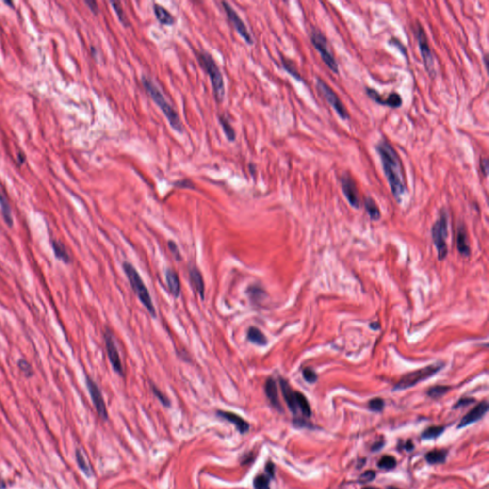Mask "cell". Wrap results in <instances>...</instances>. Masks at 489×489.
Segmentation results:
<instances>
[{
  "instance_id": "6da1fadb",
  "label": "cell",
  "mask_w": 489,
  "mask_h": 489,
  "mask_svg": "<svg viewBox=\"0 0 489 489\" xmlns=\"http://www.w3.org/2000/svg\"><path fill=\"white\" fill-rule=\"evenodd\" d=\"M375 150L380 158L383 172L392 194L397 202H400L406 191L405 176L401 160L395 148L387 141H380L377 143Z\"/></svg>"
},
{
  "instance_id": "7a4b0ae2",
  "label": "cell",
  "mask_w": 489,
  "mask_h": 489,
  "mask_svg": "<svg viewBox=\"0 0 489 489\" xmlns=\"http://www.w3.org/2000/svg\"><path fill=\"white\" fill-rule=\"evenodd\" d=\"M141 82H142V84L147 92V94L152 98L153 101L159 106L161 111L165 116V118L169 122L171 128L175 132H177L179 134H183V122L181 121V118H180L177 110L167 101V99L164 98L163 94L159 89V87L156 85V83L150 78H148L147 76H143Z\"/></svg>"
},
{
  "instance_id": "3957f363",
  "label": "cell",
  "mask_w": 489,
  "mask_h": 489,
  "mask_svg": "<svg viewBox=\"0 0 489 489\" xmlns=\"http://www.w3.org/2000/svg\"><path fill=\"white\" fill-rule=\"evenodd\" d=\"M197 61L201 68L209 75L215 99L218 103H222L225 99L226 89H225V81L223 74L214 60L212 54L205 50H201L196 53Z\"/></svg>"
},
{
  "instance_id": "277c9868",
  "label": "cell",
  "mask_w": 489,
  "mask_h": 489,
  "mask_svg": "<svg viewBox=\"0 0 489 489\" xmlns=\"http://www.w3.org/2000/svg\"><path fill=\"white\" fill-rule=\"evenodd\" d=\"M123 271L125 273V275L128 278V281L132 287V290L142 302V304L147 308L148 312L151 314L153 318L156 317V310L155 306L153 304L152 298L150 296V293L142 279L141 275L138 273V271L135 269L133 265H131L128 262H123L122 264Z\"/></svg>"
},
{
  "instance_id": "5b68a950",
  "label": "cell",
  "mask_w": 489,
  "mask_h": 489,
  "mask_svg": "<svg viewBox=\"0 0 489 489\" xmlns=\"http://www.w3.org/2000/svg\"><path fill=\"white\" fill-rule=\"evenodd\" d=\"M444 367V363L440 362V363H433L429 366L413 371L411 373H408L404 375L400 380L397 382L394 387V391H401V390H406L411 387L416 386L418 383L423 382L424 380H427L436 374H438L442 368Z\"/></svg>"
},
{
  "instance_id": "8992f818",
  "label": "cell",
  "mask_w": 489,
  "mask_h": 489,
  "mask_svg": "<svg viewBox=\"0 0 489 489\" xmlns=\"http://www.w3.org/2000/svg\"><path fill=\"white\" fill-rule=\"evenodd\" d=\"M448 236V214L442 210L438 220L434 223L432 228V238L437 248L439 260L445 259L448 249L446 238Z\"/></svg>"
},
{
  "instance_id": "52a82bcc",
  "label": "cell",
  "mask_w": 489,
  "mask_h": 489,
  "mask_svg": "<svg viewBox=\"0 0 489 489\" xmlns=\"http://www.w3.org/2000/svg\"><path fill=\"white\" fill-rule=\"evenodd\" d=\"M310 41L314 48L320 54V57L323 62L329 67V69L337 74L338 73V64L335 56L330 50L328 40L326 36L318 30H312L310 33Z\"/></svg>"
},
{
  "instance_id": "ba28073f",
  "label": "cell",
  "mask_w": 489,
  "mask_h": 489,
  "mask_svg": "<svg viewBox=\"0 0 489 489\" xmlns=\"http://www.w3.org/2000/svg\"><path fill=\"white\" fill-rule=\"evenodd\" d=\"M316 87L318 91L320 92L323 97L326 98V100L330 103V105L335 109L338 116L342 120H348L349 119V113L345 107V105L342 103L340 100L339 97L337 96L336 92L334 91L323 80L317 79L316 80Z\"/></svg>"
},
{
  "instance_id": "9c48e42d",
  "label": "cell",
  "mask_w": 489,
  "mask_h": 489,
  "mask_svg": "<svg viewBox=\"0 0 489 489\" xmlns=\"http://www.w3.org/2000/svg\"><path fill=\"white\" fill-rule=\"evenodd\" d=\"M223 9L227 15L228 21L231 23L233 28L239 33V35L243 38L244 42L248 45H253L254 39L250 34L246 25L244 24L243 19L240 17L238 13L233 9V7L228 2H222Z\"/></svg>"
},
{
  "instance_id": "30bf717a",
  "label": "cell",
  "mask_w": 489,
  "mask_h": 489,
  "mask_svg": "<svg viewBox=\"0 0 489 489\" xmlns=\"http://www.w3.org/2000/svg\"><path fill=\"white\" fill-rule=\"evenodd\" d=\"M416 36H417V39L419 42V46H420L421 55H422V58L424 61V64L427 70L428 74L431 77H434L436 75L434 57H433L432 51H431L429 43H428L427 35L425 33V31L420 23L417 24Z\"/></svg>"
},
{
  "instance_id": "8fae6325",
  "label": "cell",
  "mask_w": 489,
  "mask_h": 489,
  "mask_svg": "<svg viewBox=\"0 0 489 489\" xmlns=\"http://www.w3.org/2000/svg\"><path fill=\"white\" fill-rule=\"evenodd\" d=\"M340 183H341L343 194L345 195L349 204L357 210L359 209L360 204H361L360 203V196H359L358 186L356 184V182L354 181L353 177L349 174H343L340 178Z\"/></svg>"
},
{
  "instance_id": "7c38bea8",
  "label": "cell",
  "mask_w": 489,
  "mask_h": 489,
  "mask_svg": "<svg viewBox=\"0 0 489 489\" xmlns=\"http://www.w3.org/2000/svg\"><path fill=\"white\" fill-rule=\"evenodd\" d=\"M103 336H104V342H105L107 356H108V359H109L111 365L117 374L123 375V367H122V360H121L120 354H119L117 345L115 343L114 337L108 330L104 333Z\"/></svg>"
},
{
  "instance_id": "4fadbf2b",
  "label": "cell",
  "mask_w": 489,
  "mask_h": 489,
  "mask_svg": "<svg viewBox=\"0 0 489 489\" xmlns=\"http://www.w3.org/2000/svg\"><path fill=\"white\" fill-rule=\"evenodd\" d=\"M86 386L88 389V392L90 394L92 401L94 403V406L99 415L103 420L107 419V410L105 406V402L102 397V394L97 385V383L92 379L91 377L87 376L86 377Z\"/></svg>"
},
{
  "instance_id": "5bb4252c",
  "label": "cell",
  "mask_w": 489,
  "mask_h": 489,
  "mask_svg": "<svg viewBox=\"0 0 489 489\" xmlns=\"http://www.w3.org/2000/svg\"><path fill=\"white\" fill-rule=\"evenodd\" d=\"M488 411H489V402L487 400L479 403L461 419L460 423L458 424V428L466 427L472 424L479 422L485 417Z\"/></svg>"
},
{
  "instance_id": "9a60e30c",
  "label": "cell",
  "mask_w": 489,
  "mask_h": 489,
  "mask_svg": "<svg viewBox=\"0 0 489 489\" xmlns=\"http://www.w3.org/2000/svg\"><path fill=\"white\" fill-rule=\"evenodd\" d=\"M366 94L376 103L384 106H388L391 108H398L402 104V98L399 94L397 93H392L390 94L387 98L381 97L378 92L372 89V88H366Z\"/></svg>"
},
{
  "instance_id": "2e32d148",
  "label": "cell",
  "mask_w": 489,
  "mask_h": 489,
  "mask_svg": "<svg viewBox=\"0 0 489 489\" xmlns=\"http://www.w3.org/2000/svg\"><path fill=\"white\" fill-rule=\"evenodd\" d=\"M279 383H280L283 397H284V399H285L289 409L293 412V414L296 415L298 412V407H297V403H296L295 391H293L292 389L289 382L287 380H285L284 378H280Z\"/></svg>"
},
{
  "instance_id": "e0dca14e",
  "label": "cell",
  "mask_w": 489,
  "mask_h": 489,
  "mask_svg": "<svg viewBox=\"0 0 489 489\" xmlns=\"http://www.w3.org/2000/svg\"><path fill=\"white\" fill-rule=\"evenodd\" d=\"M217 415L219 417L227 420L228 422L233 424L241 434H245L246 432H248L249 424L239 415L232 413V412H228V411H218Z\"/></svg>"
},
{
  "instance_id": "ac0fdd59",
  "label": "cell",
  "mask_w": 489,
  "mask_h": 489,
  "mask_svg": "<svg viewBox=\"0 0 489 489\" xmlns=\"http://www.w3.org/2000/svg\"><path fill=\"white\" fill-rule=\"evenodd\" d=\"M189 277L191 284L196 291V293L200 295L201 299H205V281L201 272L195 267H189Z\"/></svg>"
},
{
  "instance_id": "d6986e66",
  "label": "cell",
  "mask_w": 489,
  "mask_h": 489,
  "mask_svg": "<svg viewBox=\"0 0 489 489\" xmlns=\"http://www.w3.org/2000/svg\"><path fill=\"white\" fill-rule=\"evenodd\" d=\"M265 393H266L267 397L269 398L270 402L272 403V405L275 407V409H277L278 411L282 412V406H281L279 397H278L277 385H276V382H275V380L273 377H269L266 380V383H265Z\"/></svg>"
},
{
  "instance_id": "ffe728a7",
  "label": "cell",
  "mask_w": 489,
  "mask_h": 489,
  "mask_svg": "<svg viewBox=\"0 0 489 489\" xmlns=\"http://www.w3.org/2000/svg\"><path fill=\"white\" fill-rule=\"evenodd\" d=\"M153 12L157 20L165 26H172L175 24V17L170 14V12L160 4H154Z\"/></svg>"
},
{
  "instance_id": "44dd1931",
  "label": "cell",
  "mask_w": 489,
  "mask_h": 489,
  "mask_svg": "<svg viewBox=\"0 0 489 489\" xmlns=\"http://www.w3.org/2000/svg\"><path fill=\"white\" fill-rule=\"evenodd\" d=\"M165 280H166L168 289H169L170 293H172V295L175 298H178L181 294V290H182L180 278H179L178 275L173 270L167 269L165 272Z\"/></svg>"
},
{
  "instance_id": "7402d4cb",
  "label": "cell",
  "mask_w": 489,
  "mask_h": 489,
  "mask_svg": "<svg viewBox=\"0 0 489 489\" xmlns=\"http://www.w3.org/2000/svg\"><path fill=\"white\" fill-rule=\"evenodd\" d=\"M246 339L255 345L266 346L268 344V338L258 328L249 327L246 333Z\"/></svg>"
},
{
  "instance_id": "603a6c76",
  "label": "cell",
  "mask_w": 489,
  "mask_h": 489,
  "mask_svg": "<svg viewBox=\"0 0 489 489\" xmlns=\"http://www.w3.org/2000/svg\"><path fill=\"white\" fill-rule=\"evenodd\" d=\"M457 246H458V252L463 255V256H469L470 254V246L467 241V235L466 231L463 226H459L458 228V235H457Z\"/></svg>"
},
{
  "instance_id": "cb8c5ba5",
  "label": "cell",
  "mask_w": 489,
  "mask_h": 489,
  "mask_svg": "<svg viewBox=\"0 0 489 489\" xmlns=\"http://www.w3.org/2000/svg\"><path fill=\"white\" fill-rule=\"evenodd\" d=\"M0 209H1V213H2L5 223L9 227H13L14 219H13V215H12V209H11V206L8 202L7 197L5 196V194L1 190H0Z\"/></svg>"
},
{
  "instance_id": "d4e9b609",
  "label": "cell",
  "mask_w": 489,
  "mask_h": 489,
  "mask_svg": "<svg viewBox=\"0 0 489 489\" xmlns=\"http://www.w3.org/2000/svg\"><path fill=\"white\" fill-rule=\"evenodd\" d=\"M51 244H52L53 251H54L57 259L64 262L65 264H69L71 262V256H70L69 252L67 251L64 244L57 240H52Z\"/></svg>"
},
{
  "instance_id": "484cf974",
  "label": "cell",
  "mask_w": 489,
  "mask_h": 489,
  "mask_svg": "<svg viewBox=\"0 0 489 489\" xmlns=\"http://www.w3.org/2000/svg\"><path fill=\"white\" fill-rule=\"evenodd\" d=\"M218 120H219V122H220V125L223 128V131H224L226 137H227V140L228 142H230V143L235 142V140H236V132H235L233 126L231 125V123L228 120V118L226 116L220 115V116H218Z\"/></svg>"
},
{
  "instance_id": "4316f807",
  "label": "cell",
  "mask_w": 489,
  "mask_h": 489,
  "mask_svg": "<svg viewBox=\"0 0 489 489\" xmlns=\"http://www.w3.org/2000/svg\"><path fill=\"white\" fill-rule=\"evenodd\" d=\"M364 207H365L367 213L372 220H375V221L379 220V218L381 217L380 211H379L376 203L371 197H366L364 199Z\"/></svg>"
},
{
  "instance_id": "83f0119b",
  "label": "cell",
  "mask_w": 489,
  "mask_h": 489,
  "mask_svg": "<svg viewBox=\"0 0 489 489\" xmlns=\"http://www.w3.org/2000/svg\"><path fill=\"white\" fill-rule=\"evenodd\" d=\"M295 397H296V403L298 409L301 411L303 416L307 418H310L311 416V409L310 406V403L307 399V397L300 392H295Z\"/></svg>"
},
{
  "instance_id": "f1b7e54d",
  "label": "cell",
  "mask_w": 489,
  "mask_h": 489,
  "mask_svg": "<svg viewBox=\"0 0 489 489\" xmlns=\"http://www.w3.org/2000/svg\"><path fill=\"white\" fill-rule=\"evenodd\" d=\"M447 452L445 450H433L426 454L425 458L429 464H440L445 461Z\"/></svg>"
},
{
  "instance_id": "f546056e",
  "label": "cell",
  "mask_w": 489,
  "mask_h": 489,
  "mask_svg": "<svg viewBox=\"0 0 489 489\" xmlns=\"http://www.w3.org/2000/svg\"><path fill=\"white\" fill-rule=\"evenodd\" d=\"M111 6L113 7L117 16H118V19L120 20V22L122 23V26L124 27H129L130 26V21L122 8V3L121 2H117V1H111L110 2Z\"/></svg>"
},
{
  "instance_id": "4dcf8cb0",
  "label": "cell",
  "mask_w": 489,
  "mask_h": 489,
  "mask_svg": "<svg viewBox=\"0 0 489 489\" xmlns=\"http://www.w3.org/2000/svg\"><path fill=\"white\" fill-rule=\"evenodd\" d=\"M281 61H282L283 68L285 69L286 72H288L295 80L300 81V82L302 81L301 75L299 74L298 70L296 69V67H295V65H294V63L293 61H290V60H288V59H286V58H284L282 56H281Z\"/></svg>"
},
{
  "instance_id": "1f68e13d",
  "label": "cell",
  "mask_w": 489,
  "mask_h": 489,
  "mask_svg": "<svg viewBox=\"0 0 489 489\" xmlns=\"http://www.w3.org/2000/svg\"><path fill=\"white\" fill-rule=\"evenodd\" d=\"M444 432V427L442 426H430L426 428L422 433L423 440H432L440 437Z\"/></svg>"
},
{
  "instance_id": "d6a6232c",
  "label": "cell",
  "mask_w": 489,
  "mask_h": 489,
  "mask_svg": "<svg viewBox=\"0 0 489 489\" xmlns=\"http://www.w3.org/2000/svg\"><path fill=\"white\" fill-rule=\"evenodd\" d=\"M451 390L450 386L446 385H437L431 387L427 391V395L432 398H439V397L444 396L447 392Z\"/></svg>"
},
{
  "instance_id": "836d02e7",
  "label": "cell",
  "mask_w": 489,
  "mask_h": 489,
  "mask_svg": "<svg viewBox=\"0 0 489 489\" xmlns=\"http://www.w3.org/2000/svg\"><path fill=\"white\" fill-rule=\"evenodd\" d=\"M397 465V460L393 456L385 455L379 459L377 466L382 469H393Z\"/></svg>"
},
{
  "instance_id": "e575fe53",
  "label": "cell",
  "mask_w": 489,
  "mask_h": 489,
  "mask_svg": "<svg viewBox=\"0 0 489 489\" xmlns=\"http://www.w3.org/2000/svg\"><path fill=\"white\" fill-rule=\"evenodd\" d=\"M253 487L255 489H271L270 478L266 475H258L253 481Z\"/></svg>"
},
{
  "instance_id": "d590c367",
  "label": "cell",
  "mask_w": 489,
  "mask_h": 489,
  "mask_svg": "<svg viewBox=\"0 0 489 489\" xmlns=\"http://www.w3.org/2000/svg\"><path fill=\"white\" fill-rule=\"evenodd\" d=\"M76 456H77V461H78V464H79L80 468H81V469H82V471H83V472H84L87 476H90L92 473L91 469H90V466L88 465V463H87V461H86L85 458L83 457L82 453L80 450H78V451H77V453H76Z\"/></svg>"
},
{
  "instance_id": "8d00e7d4",
  "label": "cell",
  "mask_w": 489,
  "mask_h": 489,
  "mask_svg": "<svg viewBox=\"0 0 489 489\" xmlns=\"http://www.w3.org/2000/svg\"><path fill=\"white\" fill-rule=\"evenodd\" d=\"M384 400L380 397H375L368 403V407L373 412H381L384 408Z\"/></svg>"
},
{
  "instance_id": "74e56055",
  "label": "cell",
  "mask_w": 489,
  "mask_h": 489,
  "mask_svg": "<svg viewBox=\"0 0 489 489\" xmlns=\"http://www.w3.org/2000/svg\"><path fill=\"white\" fill-rule=\"evenodd\" d=\"M17 366L20 369V371L25 375V376L30 377L33 375V368L26 359H19L17 362Z\"/></svg>"
},
{
  "instance_id": "f35d334b",
  "label": "cell",
  "mask_w": 489,
  "mask_h": 489,
  "mask_svg": "<svg viewBox=\"0 0 489 489\" xmlns=\"http://www.w3.org/2000/svg\"><path fill=\"white\" fill-rule=\"evenodd\" d=\"M302 375L308 383H314L317 380L316 373L310 368H305L302 372Z\"/></svg>"
},
{
  "instance_id": "ab89813d",
  "label": "cell",
  "mask_w": 489,
  "mask_h": 489,
  "mask_svg": "<svg viewBox=\"0 0 489 489\" xmlns=\"http://www.w3.org/2000/svg\"><path fill=\"white\" fill-rule=\"evenodd\" d=\"M168 248L170 250V252L172 253L173 257L177 260V261H180L182 260V254H181V251H180V248L178 247L177 244L173 241V240H169L168 241Z\"/></svg>"
},
{
  "instance_id": "60d3db41",
  "label": "cell",
  "mask_w": 489,
  "mask_h": 489,
  "mask_svg": "<svg viewBox=\"0 0 489 489\" xmlns=\"http://www.w3.org/2000/svg\"><path fill=\"white\" fill-rule=\"evenodd\" d=\"M152 391L153 393H154V395L157 397V398H158V399H159V400H160V401H161V402H162L164 406H167V407H168V406H170V401H169L168 397H166L163 393H162V392H161V391H160V390H159V389H158L155 385H153L152 386Z\"/></svg>"
},
{
  "instance_id": "b9f144b4",
  "label": "cell",
  "mask_w": 489,
  "mask_h": 489,
  "mask_svg": "<svg viewBox=\"0 0 489 489\" xmlns=\"http://www.w3.org/2000/svg\"><path fill=\"white\" fill-rule=\"evenodd\" d=\"M375 478V472L373 471V470H368V471H365L359 479V483H361V484H365V483H369V482H372L374 479Z\"/></svg>"
},
{
  "instance_id": "7bdbcfd3",
  "label": "cell",
  "mask_w": 489,
  "mask_h": 489,
  "mask_svg": "<svg viewBox=\"0 0 489 489\" xmlns=\"http://www.w3.org/2000/svg\"><path fill=\"white\" fill-rule=\"evenodd\" d=\"M247 293H249L250 297H255V299H258V297H262L264 294V291L257 287V286H251L247 289Z\"/></svg>"
},
{
  "instance_id": "ee69618b",
  "label": "cell",
  "mask_w": 489,
  "mask_h": 489,
  "mask_svg": "<svg viewBox=\"0 0 489 489\" xmlns=\"http://www.w3.org/2000/svg\"><path fill=\"white\" fill-rule=\"evenodd\" d=\"M173 185L176 187H179V188H190V189L195 188L194 183L190 179H183L180 181H176L173 183Z\"/></svg>"
},
{
  "instance_id": "f6af8a7d",
  "label": "cell",
  "mask_w": 489,
  "mask_h": 489,
  "mask_svg": "<svg viewBox=\"0 0 489 489\" xmlns=\"http://www.w3.org/2000/svg\"><path fill=\"white\" fill-rule=\"evenodd\" d=\"M474 402H475V399L472 398V397H462L455 404L454 408L456 409V408H459V407H463V406L469 405V404L474 403Z\"/></svg>"
},
{
  "instance_id": "bcb514c9",
  "label": "cell",
  "mask_w": 489,
  "mask_h": 489,
  "mask_svg": "<svg viewBox=\"0 0 489 489\" xmlns=\"http://www.w3.org/2000/svg\"><path fill=\"white\" fill-rule=\"evenodd\" d=\"M480 165H481V171L483 172V174L487 177L488 174H489V160L487 158H483L481 159V163H480Z\"/></svg>"
},
{
  "instance_id": "7dc6e473",
  "label": "cell",
  "mask_w": 489,
  "mask_h": 489,
  "mask_svg": "<svg viewBox=\"0 0 489 489\" xmlns=\"http://www.w3.org/2000/svg\"><path fill=\"white\" fill-rule=\"evenodd\" d=\"M275 464L272 461H269L266 464V473L268 474L269 478H274L275 477Z\"/></svg>"
},
{
  "instance_id": "c3c4849f",
  "label": "cell",
  "mask_w": 489,
  "mask_h": 489,
  "mask_svg": "<svg viewBox=\"0 0 489 489\" xmlns=\"http://www.w3.org/2000/svg\"><path fill=\"white\" fill-rule=\"evenodd\" d=\"M85 4L88 5V7L90 8V10H91L94 14H98V7L97 2H95V1H85Z\"/></svg>"
},
{
  "instance_id": "681fc988",
  "label": "cell",
  "mask_w": 489,
  "mask_h": 489,
  "mask_svg": "<svg viewBox=\"0 0 489 489\" xmlns=\"http://www.w3.org/2000/svg\"><path fill=\"white\" fill-rule=\"evenodd\" d=\"M384 446V441L383 440H379V441H376L373 447H372V450L373 451H378L379 449H381L382 447Z\"/></svg>"
},
{
  "instance_id": "f907efd6",
  "label": "cell",
  "mask_w": 489,
  "mask_h": 489,
  "mask_svg": "<svg viewBox=\"0 0 489 489\" xmlns=\"http://www.w3.org/2000/svg\"><path fill=\"white\" fill-rule=\"evenodd\" d=\"M248 170H249L250 175L254 177L256 174V165L253 163H248Z\"/></svg>"
},
{
  "instance_id": "816d5d0a",
  "label": "cell",
  "mask_w": 489,
  "mask_h": 489,
  "mask_svg": "<svg viewBox=\"0 0 489 489\" xmlns=\"http://www.w3.org/2000/svg\"><path fill=\"white\" fill-rule=\"evenodd\" d=\"M370 328H371L372 330L376 331V330H379L380 326H379V324H378L377 322H372V323L370 324Z\"/></svg>"
},
{
  "instance_id": "f5cc1de1",
  "label": "cell",
  "mask_w": 489,
  "mask_h": 489,
  "mask_svg": "<svg viewBox=\"0 0 489 489\" xmlns=\"http://www.w3.org/2000/svg\"><path fill=\"white\" fill-rule=\"evenodd\" d=\"M405 449H406L407 451H411V450H413V449H414V444H413L410 440H408V441H407V443H406V445H405Z\"/></svg>"
},
{
  "instance_id": "db71d44e",
  "label": "cell",
  "mask_w": 489,
  "mask_h": 489,
  "mask_svg": "<svg viewBox=\"0 0 489 489\" xmlns=\"http://www.w3.org/2000/svg\"><path fill=\"white\" fill-rule=\"evenodd\" d=\"M489 56L488 55H485V58H484V61H485V63H486V66L488 67V63H489Z\"/></svg>"
},
{
  "instance_id": "11a10c76",
  "label": "cell",
  "mask_w": 489,
  "mask_h": 489,
  "mask_svg": "<svg viewBox=\"0 0 489 489\" xmlns=\"http://www.w3.org/2000/svg\"><path fill=\"white\" fill-rule=\"evenodd\" d=\"M375 489V488H372V487H368V488H364V489Z\"/></svg>"
},
{
  "instance_id": "9f6ffc18",
  "label": "cell",
  "mask_w": 489,
  "mask_h": 489,
  "mask_svg": "<svg viewBox=\"0 0 489 489\" xmlns=\"http://www.w3.org/2000/svg\"><path fill=\"white\" fill-rule=\"evenodd\" d=\"M388 489H394V488H388Z\"/></svg>"
}]
</instances>
